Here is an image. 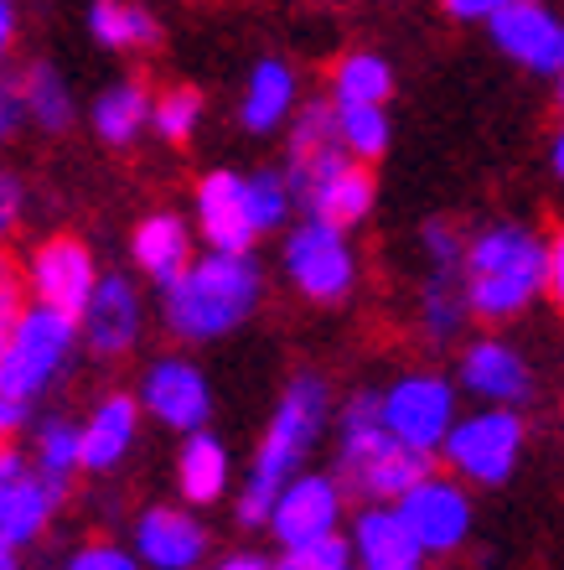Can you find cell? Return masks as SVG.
I'll list each match as a JSON object with an SVG mask.
<instances>
[{
    "label": "cell",
    "mask_w": 564,
    "mask_h": 570,
    "mask_svg": "<svg viewBox=\"0 0 564 570\" xmlns=\"http://www.w3.org/2000/svg\"><path fill=\"white\" fill-rule=\"evenodd\" d=\"M197 120H202V94L197 89H166L156 99V109H150V130L161 140H171V146L192 136Z\"/></svg>",
    "instance_id": "d6a6232c"
},
{
    "label": "cell",
    "mask_w": 564,
    "mask_h": 570,
    "mask_svg": "<svg viewBox=\"0 0 564 570\" xmlns=\"http://www.w3.org/2000/svg\"><path fill=\"white\" fill-rule=\"evenodd\" d=\"M425 478H431V451L404 446L399 435H384L373 451L342 462V482H353L363 498H404Z\"/></svg>",
    "instance_id": "ac0fdd59"
},
{
    "label": "cell",
    "mask_w": 564,
    "mask_h": 570,
    "mask_svg": "<svg viewBox=\"0 0 564 570\" xmlns=\"http://www.w3.org/2000/svg\"><path fill=\"white\" fill-rule=\"evenodd\" d=\"M337 130H342V150L353 161H378L388 150V115L384 105H337Z\"/></svg>",
    "instance_id": "f546056e"
},
{
    "label": "cell",
    "mask_w": 564,
    "mask_h": 570,
    "mask_svg": "<svg viewBox=\"0 0 564 570\" xmlns=\"http://www.w3.org/2000/svg\"><path fill=\"white\" fill-rule=\"evenodd\" d=\"M342 524V482L327 472H300L296 482H285V493L275 498V513H269V529L285 550L296 544H316L332 540Z\"/></svg>",
    "instance_id": "7c38bea8"
},
{
    "label": "cell",
    "mask_w": 564,
    "mask_h": 570,
    "mask_svg": "<svg viewBox=\"0 0 564 570\" xmlns=\"http://www.w3.org/2000/svg\"><path fill=\"white\" fill-rule=\"evenodd\" d=\"M259 291H265V275L254 255L212 249V255L192 259L177 285H166V322L187 343H212L249 322Z\"/></svg>",
    "instance_id": "7a4b0ae2"
},
{
    "label": "cell",
    "mask_w": 564,
    "mask_h": 570,
    "mask_svg": "<svg viewBox=\"0 0 564 570\" xmlns=\"http://www.w3.org/2000/svg\"><path fill=\"white\" fill-rule=\"evenodd\" d=\"M130 249H135L140 275H150L161 291L177 285L187 275V265H192V234H187V224H181L177 213H150L146 224L135 228Z\"/></svg>",
    "instance_id": "44dd1931"
},
{
    "label": "cell",
    "mask_w": 564,
    "mask_h": 570,
    "mask_svg": "<svg viewBox=\"0 0 564 570\" xmlns=\"http://www.w3.org/2000/svg\"><path fill=\"white\" fill-rule=\"evenodd\" d=\"M78 332H83L78 316L31 301L27 312L16 316V327L6 332V343H0V394L31 410L58 384L62 368H68V358H73V347H78Z\"/></svg>",
    "instance_id": "277c9868"
},
{
    "label": "cell",
    "mask_w": 564,
    "mask_h": 570,
    "mask_svg": "<svg viewBox=\"0 0 564 570\" xmlns=\"http://www.w3.org/2000/svg\"><path fill=\"white\" fill-rule=\"evenodd\" d=\"M6 446H11V441H6V435H0V456H6Z\"/></svg>",
    "instance_id": "7dc6e473"
},
{
    "label": "cell",
    "mask_w": 564,
    "mask_h": 570,
    "mask_svg": "<svg viewBox=\"0 0 564 570\" xmlns=\"http://www.w3.org/2000/svg\"><path fill=\"white\" fill-rule=\"evenodd\" d=\"M21 312H27V271L0 249V343H6V332L16 327Z\"/></svg>",
    "instance_id": "d590c367"
},
{
    "label": "cell",
    "mask_w": 564,
    "mask_h": 570,
    "mask_svg": "<svg viewBox=\"0 0 564 570\" xmlns=\"http://www.w3.org/2000/svg\"><path fill=\"white\" fill-rule=\"evenodd\" d=\"M492 42L503 47L513 62H523L528 73H564V21L550 16L538 0H513L507 11H497L487 21Z\"/></svg>",
    "instance_id": "4fadbf2b"
},
{
    "label": "cell",
    "mask_w": 564,
    "mask_h": 570,
    "mask_svg": "<svg viewBox=\"0 0 564 570\" xmlns=\"http://www.w3.org/2000/svg\"><path fill=\"white\" fill-rule=\"evenodd\" d=\"M218 570H275L265 556H249V550H238V556H228Z\"/></svg>",
    "instance_id": "7bdbcfd3"
},
{
    "label": "cell",
    "mask_w": 564,
    "mask_h": 570,
    "mask_svg": "<svg viewBox=\"0 0 564 570\" xmlns=\"http://www.w3.org/2000/svg\"><path fill=\"white\" fill-rule=\"evenodd\" d=\"M332 83H337V105H388L394 94V73L378 52H347Z\"/></svg>",
    "instance_id": "f1b7e54d"
},
{
    "label": "cell",
    "mask_w": 564,
    "mask_h": 570,
    "mask_svg": "<svg viewBox=\"0 0 564 570\" xmlns=\"http://www.w3.org/2000/svg\"><path fill=\"white\" fill-rule=\"evenodd\" d=\"M327 425V384L316 374H296L285 384L280 405L269 415V431L254 451V472L244 482V493H238V524H269V513H275V498L285 493V482L300 478V462H306V451L316 446V435Z\"/></svg>",
    "instance_id": "6da1fadb"
},
{
    "label": "cell",
    "mask_w": 564,
    "mask_h": 570,
    "mask_svg": "<svg viewBox=\"0 0 564 570\" xmlns=\"http://www.w3.org/2000/svg\"><path fill=\"white\" fill-rule=\"evenodd\" d=\"M21 213H27V187L11 171H0V244L21 228Z\"/></svg>",
    "instance_id": "74e56055"
},
{
    "label": "cell",
    "mask_w": 564,
    "mask_h": 570,
    "mask_svg": "<svg viewBox=\"0 0 564 570\" xmlns=\"http://www.w3.org/2000/svg\"><path fill=\"white\" fill-rule=\"evenodd\" d=\"M0 570H21V550H11V544H0Z\"/></svg>",
    "instance_id": "ee69618b"
},
{
    "label": "cell",
    "mask_w": 564,
    "mask_h": 570,
    "mask_svg": "<svg viewBox=\"0 0 564 570\" xmlns=\"http://www.w3.org/2000/svg\"><path fill=\"white\" fill-rule=\"evenodd\" d=\"M27 291H31L37 306L83 316L89 312V301H93V291H99V271H93L89 244L68 239V234L37 244L31 259H27Z\"/></svg>",
    "instance_id": "30bf717a"
},
{
    "label": "cell",
    "mask_w": 564,
    "mask_h": 570,
    "mask_svg": "<svg viewBox=\"0 0 564 570\" xmlns=\"http://www.w3.org/2000/svg\"><path fill=\"white\" fill-rule=\"evenodd\" d=\"M285 181H290L296 203L311 208V218H327L337 228L368 218V208H373L368 166L353 161L342 146L327 150V156H316V161H290L285 166Z\"/></svg>",
    "instance_id": "8992f818"
},
{
    "label": "cell",
    "mask_w": 564,
    "mask_h": 570,
    "mask_svg": "<svg viewBox=\"0 0 564 570\" xmlns=\"http://www.w3.org/2000/svg\"><path fill=\"white\" fill-rule=\"evenodd\" d=\"M466 281H425V296H419V327L431 343H451L466 322Z\"/></svg>",
    "instance_id": "4dcf8cb0"
},
{
    "label": "cell",
    "mask_w": 564,
    "mask_h": 570,
    "mask_svg": "<svg viewBox=\"0 0 564 570\" xmlns=\"http://www.w3.org/2000/svg\"><path fill=\"white\" fill-rule=\"evenodd\" d=\"M441 6H446L456 21H492V16L507 11L513 0H441Z\"/></svg>",
    "instance_id": "ab89813d"
},
{
    "label": "cell",
    "mask_w": 564,
    "mask_h": 570,
    "mask_svg": "<svg viewBox=\"0 0 564 570\" xmlns=\"http://www.w3.org/2000/svg\"><path fill=\"white\" fill-rule=\"evenodd\" d=\"M446 462L461 482H476V488H497V482L513 478L523 451V415L518 410H476L466 421L451 425L446 435Z\"/></svg>",
    "instance_id": "5b68a950"
},
{
    "label": "cell",
    "mask_w": 564,
    "mask_h": 570,
    "mask_svg": "<svg viewBox=\"0 0 564 570\" xmlns=\"http://www.w3.org/2000/svg\"><path fill=\"white\" fill-rule=\"evenodd\" d=\"M461 384H466L482 405H497V410H513L534 394V374H528L523 353L497 343V337H482V343L466 347V358H461Z\"/></svg>",
    "instance_id": "2e32d148"
},
{
    "label": "cell",
    "mask_w": 564,
    "mask_h": 570,
    "mask_svg": "<svg viewBox=\"0 0 564 570\" xmlns=\"http://www.w3.org/2000/svg\"><path fill=\"white\" fill-rule=\"evenodd\" d=\"M384 421L415 451H441L456 425V390L441 374H409L384 394Z\"/></svg>",
    "instance_id": "9c48e42d"
},
{
    "label": "cell",
    "mask_w": 564,
    "mask_h": 570,
    "mask_svg": "<svg viewBox=\"0 0 564 570\" xmlns=\"http://www.w3.org/2000/svg\"><path fill=\"white\" fill-rule=\"evenodd\" d=\"M62 570H140V556L119 550V544H83V550L68 556Z\"/></svg>",
    "instance_id": "8d00e7d4"
},
{
    "label": "cell",
    "mask_w": 564,
    "mask_h": 570,
    "mask_svg": "<svg viewBox=\"0 0 564 570\" xmlns=\"http://www.w3.org/2000/svg\"><path fill=\"white\" fill-rule=\"evenodd\" d=\"M16 89H21V105H27L31 125L68 130V120H73V89H68V78H62L52 62H27V68L16 73Z\"/></svg>",
    "instance_id": "d4e9b609"
},
{
    "label": "cell",
    "mask_w": 564,
    "mask_h": 570,
    "mask_svg": "<svg viewBox=\"0 0 564 570\" xmlns=\"http://www.w3.org/2000/svg\"><path fill=\"white\" fill-rule=\"evenodd\" d=\"M135 556L150 570H197L208 556V529L181 509H146L135 524Z\"/></svg>",
    "instance_id": "e0dca14e"
},
{
    "label": "cell",
    "mask_w": 564,
    "mask_h": 570,
    "mask_svg": "<svg viewBox=\"0 0 564 570\" xmlns=\"http://www.w3.org/2000/svg\"><path fill=\"white\" fill-rule=\"evenodd\" d=\"M544 291H550L554 306L564 312V228L550 239V275H544Z\"/></svg>",
    "instance_id": "60d3db41"
},
{
    "label": "cell",
    "mask_w": 564,
    "mask_h": 570,
    "mask_svg": "<svg viewBox=\"0 0 564 570\" xmlns=\"http://www.w3.org/2000/svg\"><path fill=\"white\" fill-rule=\"evenodd\" d=\"M140 322H146V312H140V296H135V285L125 281V275L99 281L89 312L78 316V327H83V337H89V347L99 353V358L130 353L135 337H140Z\"/></svg>",
    "instance_id": "d6986e66"
},
{
    "label": "cell",
    "mask_w": 564,
    "mask_h": 570,
    "mask_svg": "<svg viewBox=\"0 0 564 570\" xmlns=\"http://www.w3.org/2000/svg\"><path fill=\"white\" fill-rule=\"evenodd\" d=\"M290 203H296V193H290L285 171H254V177H249V208H254V224H259V234L280 228L285 213H290Z\"/></svg>",
    "instance_id": "836d02e7"
},
{
    "label": "cell",
    "mask_w": 564,
    "mask_h": 570,
    "mask_svg": "<svg viewBox=\"0 0 564 570\" xmlns=\"http://www.w3.org/2000/svg\"><path fill=\"white\" fill-rule=\"evenodd\" d=\"M150 109H156V99L140 83H115V89L93 99V130H99L105 146H130L150 125Z\"/></svg>",
    "instance_id": "4316f807"
},
{
    "label": "cell",
    "mask_w": 564,
    "mask_h": 570,
    "mask_svg": "<svg viewBox=\"0 0 564 570\" xmlns=\"http://www.w3.org/2000/svg\"><path fill=\"white\" fill-rule=\"evenodd\" d=\"M31 462L37 472L52 482H73V472H83V431L62 415H47V421L31 425Z\"/></svg>",
    "instance_id": "83f0119b"
},
{
    "label": "cell",
    "mask_w": 564,
    "mask_h": 570,
    "mask_svg": "<svg viewBox=\"0 0 564 570\" xmlns=\"http://www.w3.org/2000/svg\"><path fill=\"white\" fill-rule=\"evenodd\" d=\"M290 109H296V73H290L280 58H265L249 73V89H244V109H238V115H244V130L269 136L275 125L290 120Z\"/></svg>",
    "instance_id": "603a6c76"
},
{
    "label": "cell",
    "mask_w": 564,
    "mask_h": 570,
    "mask_svg": "<svg viewBox=\"0 0 564 570\" xmlns=\"http://www.w3.org/2000/svg\"><path fill=\"white\" fill-rule=\"evenodd\" d=\"M177 482H181V498L187 503H218L228 488V451L218 435L208 431H192L187 446H181V462H177Z\"/></svg>",
    "instance_id": "cb8c5ba5"
},
{
    "label": "cell",
    "mask_w": 564,
    "mask_h": 570,
    "mask_svg": "<svg viewBox=\"0 0 564 570\" xmlns=\"http://www.w3.org/2000/svg\"><path fill=\"white\" fill-rule=\"evenodd\" d=\"M342 146V130H337V105H306L290 125V161H316L327 150Z\"/></svg>",
    "instance_id": "1f68e13d"
},
{
    "label": "cell",
    "mask_w": 564,
    "mask_h": 570,
    "mask_svg": "<svg viewBox=\"0 0 564 570\" xmlns=\"http://www.w3.org/2000/svg\"><path fill=\"white\" fill-rule=\"evenodd\" d=\"M554 177L564 181V130H560V136H554Z\"/></svg>",
    "instance_id": "f6af8a7d"
},
{
    "label": "cell",
    "mask_w": 564,
    "mask_h": 570,
    "mask_svg": "<svg viewBox=\"0 0 564 570\" xmlns=\"http://www.w3.org/2000/svg\"><path fill=\"white\" fill-rule=\"evenodd\" d=\"M16 31H21V11H16V0H0V62L11 58Z\"/></svg>",
    "instance_id": "b9f144b4"
},
{
    "label": "cell",
    "mask_w": 564,
    "mask_h": 570,
    "mask_svg": "<svg viewBox=\"0 0 564 570\" xmlns=\"http://www.w3.org/2000/svg\"><path fill=\"white\" fill-rule=\"evenodd\" d=\"M353 556L363 570H419L425 550L399 519V509H363L353 524Z\"/></svg>",
    "instance_id": "ffe728a7"
},
{
    "label": "cell",
    "mask_w": 564,
    "mask_h": 570,
    "mask_svg": "<svg viewBox=\"0 0 564 570\" xmlns=\"http://www.w3.org/2000/svg\"><path fill=\"white\" fill-rule=\"evenodd\" d=\"M140 405H146L161 425L192 435L208 425L212 394H208L202 368H192L187 358H161V363H150L146 384H140Z\"/></svg>",
    "instance_id": "9a60e30c"
},
{
    "label": "cell",
    "mask_w": 564,
    "mask_h": 570,
    "mask_svg": "<svg viewBox=\"0 0 564 570\" xmlns=\"http://www.w3.org/2000/svg\"><path fill=\"white\" fill-rule=\"evenodd\" d=\"M560 109H564V73H560Z\"/></svg>",
    "instance_id": "bcb514c9"
},
{
    "label": "cell",
    "mask_w": 564,
    "mask_h": 570,
    "mask_svg": "<svg viewBox=\"0 0 564 570\" xmlns=\"http://www.w3.org/2000/svg\"><path fill=\"white\" fill-rule=\"evenodd\" d=\"M197 228L212 249H228V255H249L254 239H259V224H254L249 208V177L238 171H212L197 187Z\"/></svg>",
    "instance_id": "5bb4252c"
},
{
    "label": "cell",
    "mask_w": 564,
    "mask_h": 570,
    "mask_svg": "<svg viewBox=\"0 0 564 570\" xmlns=\"http://www.w3.org/2000/svg\"><path fill=\"white\" fill-rule=\"evenodd\" d=\"M275 570H353V544L332 534V540H316V544H296L275 560Z\"/></svg>",
    "instance_id": "e575fe53"
},
{
    "label": "cell",
    "mask_w": 564,
    "mask_h": 570,
    "mask_svg": "<svg viewBox=\"0 0 564 570\" xmlns=\"http://www.w3.org/2000/svg\"><path fill=\"white\" fill-rule=\"evenodd\" d=\"M27 120V105H21V89L16 78H0V146L16 136V125Z\"/></svg>",
    "instance_id": "f35d334b"
},
{
    "label": "cell",
    "mask_w": 564,
    "mask_h": 570,
    "mask_svg": "<svg viewBox=\"0 0 564 570\" xmlns=\"http://www.w3.org/2000/svg\"><path fill=\"white\" fill-rule=\"evenodd\" d=\"M425 556H451L472 534V498L451 478H425L394 503Z\"/></svg>",
    "instance_id": "8fae6325"
},
{
    "label": "cell",
    "mask_w": 564,
    "mask_h": 570,
    "mask_svg": "<svg viewBox=\"0 0 564 570\" xmlns=\"http://www.w3.org/2000/svg\"><path fill=\"white\" fill-rule=\"evenodd\" d=\"M357 570H363V566H357Z\"/></svg>",
    "instance_id": "c3c4849f"
},
{
    "label": "cell",
    "mask_w": 564,
    "mask_h": 570,
    "mask_svg": "<svg viewBox=\"0 0 564 570\" xmlns=\"http://www.w3.org/2000/svg\"><path fill=\"white\" fill-rule=\"evenodd\" d=\"M83 472H109V466L125 462V451L135 446V431H140V410H135L130 394H109L93 405V415L83 425Z\"/></svg>",
    "instance_id": "7402d4cb"
},
{
    "label": "cell",
    "mask_w": 564,
    "mask_h": 570,
    "mask_svg": "<svg viewBox=\"0 0 564 570\" xmlns=\"http://www.w3.org/2000/svg\"><path fill=\"white\" fill-rule=\"evenodd\" d=\"M285 275L296 281L300 296L342 301L357 281V259L347 249V234L337 224H327V218H306L285 239Z\"/></svg>",
    "instance_id": "52a82bcc"
},
{
    "label": "cell",
    "mask_w": 564,
    "mask_h": 570,
    "mask_svg": "<svg viewBox=\"0 0 564 570\" xmlns=\"http://www.w3.org/2000/svg\"><path fill=\"white\" fill-rule=\"evenodd\" d=\"M62 493H68V488L42 478L27 451L6 446V456H0V544L27 550V544L52 524V513L62 509Z\"/></svg>",
    "instance_id": "ba28073f"
},
{
    "label": "cell",
    "mask_w": 564,
    "mask_h": 570,
    "mask_svg": "<svg viewBox=\"0 0 564 570\" xmlns=\"http://www.w3.org/2000/svg\"><path fill=\"white\" fill-rule=\"evenodd\" d=\"M89 31H93V42L109 47V52H135V47H156V37H161L156 16H150L146 6H135V0H93Z\"/></svg>",
    "instance_id": "484cf974"
},
{
    "label": "cell",
    "mask_w": 564,
    "mask_h": 570,
    "mask_svg": "<svg viewBox=\"0 0 564 570\" xmlns=\"http://www.w3.org/2000/svg\"><path fill=\"white\" fill-rule=\"evenodd\" d=\"M550 244H538L523 224H492L466 244V306L487 322L518 316L544 291Z\"/></svg>",
    "instance_id": "3957f363"
}]
</instances>
